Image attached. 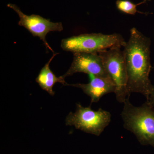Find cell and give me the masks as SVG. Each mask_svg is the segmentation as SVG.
Instances as JSON below:
<instances>
[{"mask_svg": "<svg viewBox=\"0 0 154 154\" xmlns=\"http://www.w3.org/2000/svg\"><path fill=\"white\" fill-rule=\"evenodd\" d=\"M128 41L124 46L127 72L128 95L139 93L148 100L153 85L149 79L151 70V40L135 28L130 31Z\"/></svg>", "mask_w": 154, "mask_h": 154, "instance_id": "1", "label": "cell"}, {"mask_svg": "<svg viewBox=\"0 0 154 154\" xmlns=\"http://www.w3.org/2000/svg\"><path fill=\"white\" fill-rule=\"evenodd\" d=\"M128 96L121 113L125 128L134 135L143 146L154 148V108L146 101L139 107L133 105Z\"/></svg>", "mask_w": 154, "mask_h": 154, "instance_id": "2", "label": "cell"}, {"mask_svg": "<svg viewBox=\"0 0 154 154\" xmlns=\"http://www.w3.org/2000/svg\"><path fill=\"white\" fill-rule=\"evenodd\" d=\"M126 41L118 33H85L63 39V50L75 52L99 53L114 47H124Z\"/></svg>", "mask_w": 154, "mask_h": 154, "instance_id": "3", "label": "cell"}, {"mask_svg": "<svg viewBox=\"0 0 154 154\" xmlns=\"http://www.w3.org/2000/svg\"><path fill=\"white\" fill-rule=\"evenodd\" d=\"M106 72L115 86L116 98L124 103L128 96V75L124 51L121 47H114L98 53Z\"/></svg>", "mask_w": 154, "mask_h": 154, "instance_id": "4", "label": "cell"}, {"mask_svg": "<svg viewBox=\"0 0 154 154\" xmlns=\"http://www.w3.org/2000/svg\"><path fill=\"white\" fill-rule=\"evenodd\" d=\"M75 113L70 112L66 117V125L74 126L77 129L99 136L111 122V113L99 108L94 110L91 107H84L77 104Z\"/></svg>", "mask_w": 154, "mask_h": 154, "instance_id": "5", "label": "cell"}, {"mask_svg": "<svg viewBox=\"0 0 154 154\" xmlns=\"http://www.w3.org/2000/svg\"><path fill=\"white\" fill-rule=\"evenodd\" d=\"M7 6L18 14L19 18L18 23L19 26L26 28L33 36L40 38L44 43L47 51L48 49L54 52L46 41V36L51 31H62L63 30V26L61 22H51L49 19H45L39 15H26L15 4H8Z\"/></svg>", "mask_w": 154, "mask_h": 154, "instance_id": "6", "label": "cell"}, {"mask_svg": "<svg viewBox=\"0 0 154 154\" xmlns=\"http://www.w3.org/2000/svg\"><path fill=\"white\" fill-rule=\"evenodd\" d=\"M78 72L84 73L94 76L109 77L98 53H73L71 66L62 76L65 79Z\"/></svg>", "mask_w": 154, "mask_h": 154, "instance_id": "7", "label": "cell"}, {"mask_svg": "<svg viewBox=\"0 0 154 154\" xmlns=\"http://www.w3.org/2000/svg\"><path fill=\"white\" fill-rule=\"evenodd\" d=\"M68 85L82 89L91 97V104L99 102L104 95L115 93L116 89L114 83L109 77L94 76L88 84Z\"/></svg>", "mask_w": 154, "mask_h": 154, "instance_id": "8", "label": "cell"}, {"mask_svg": "<svg viewBox=\"0 0 154 154\" xmlns=\"http://www.w3.org/2000/svg\"><path fill=\"white\" fill-rule=\"evenodd\" d=\"M57 54V53L54 54L49 61L42 69L36 79V82L38 83L40 88L52 96H54L55 94L53 88L56 83H60L65 85H68L65 81L64 78L62 76L59 77H57L50 67L51 63Z\"/></svg>", "mask_w": 154, "mask_h": 154, "instance_id": "9", "label": "cell"}, {"mask_svg": "<svg viewBox=\"0 0 154 154\" xmlns=\"http://www.w3.org/2000/svg\"><path fill=\"white\" fill-rule=\"evenodd\" d=\"M144 2H145L136 5L129 0H117L116 2V6L117 9L122 13L134 15L139 12L137 9V6Z\"/></svg>", "mask_w": 154, "mask_h": 154, "instance_id": "10", "label": "cell"}, {"mask_svg": "<svg viewBox=\"0 0 154 154\" xmlns=\"http://www.w3.org/2000/svg\"><path fill=\"white\" fill-rule=\"evenodd\" d=\"M146 101H148L149 103L154 108V85L151 93L149 96L148 100H146Z\"/></svg>", "mask_w": 154, "mask_h": 154, "instance_id": "11", "label": "cell"}, {"mask_svg": "<svg viewBox=\"0 0 154 154\" xmlns=\"http://www.w3.org/2000/svg\"><path fill=\"white\" fill-rule=\"evenodd\" d=\"M146 1H150V0H144V2H146Z\"/></svg>", "mask_w": 154, "mask_h": 154, "instance_id": "12", "label": "cell"}]
</instances>
